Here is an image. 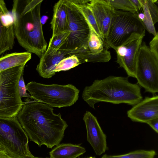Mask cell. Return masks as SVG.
<instances>
[{
	"mask_svg": "<svg viewBox=\"0 0 158 158\" xmlns=\"http://www.w3.org/2000/svg\"><path fill=\"white\" fill-rule=\"evenodd\" d=\"M27 98L16 117L30 140L51 148L61 142L68 125L53 108Z\"/></svg>",
	"mask_w": 158,
	"mask_h": 158,
	"instance_id": "cell-1",
	"label": "cell"
},
{
	"mask_svg": "<svg viewBox=\"0 0 158 158\" xmlns=\"http://www.w3.org/2000/svg\"><path fill=\"white\" fill-rule=\"evenodd\" d=\"M43 0H14L11 13L15 37L27 52L40 58L46 52L47 43L41 20Z\"/></svg>",
	"mask_w": 158,
	"mask_h": 158,
	"instance_id": "cell-2",
	"label": "cell"
},
{
	"mask_svg": "<svg viewBox=\"0 0 158 158\" xmlns=\"http://www.w3.org/2000/svg\"><path fill=\"white\" fill-rule=\"evenodd\" d=\"M83 100L91 108L99 102L127 104L133 106L143 99L140 87L132 83L127 77L110 75L96 79L85 87L82 94Z\"/></svg>",
	"mask_w": 158,
	"mask_h": 158,
	"instance_id": "cell-3",
	"label": "cell"
},
{
	"mask_svg": "<svg viewBox=\"0 0 158 158\" xmlns=\"http://www.w3.org/2000/svg\"><path fill=\"white\" fill-rule=\"evenodd\" d=\"M26 86L31 99L52 107L70 106L76 102L79 97V90L70 84L45 85L31 81Z\"/></svg>",
	"mask_w": 158,
	"mask_h": 158,
	"instance_id": "cell-4",
	"label": "cell"
},
{
	"mask_svg": "<svg viewBox=\"0 0 158 158\" xmlns=\"http://www.w3.org/2000/svg\"><path fill=\"white\" fill-rule=\"evenodd\" d=\"M29 138L16 117L0 118V144L14 158H42L33 155Z\"/></svg>",
	"mask_w": 158,
	"mask_h": 158,
	"instance_id": "cell-5",
	"label": "cell"
},
{
	"mask_svg": "<svg viewBox=\"0 0 158 158\" xmlns=\"http://www.w3.org/2000/svg\"><path fill=\"white\" fill-rule=\"evenodd\" d=\"M25 65L13 67L3 71L0 84V118L16 117L24 102L18 91V84L23 74Z\"/></svg>",
	"mask_w": 158,
	"mask_h": 158,
	"instance_id": "cell-6",
	"label": "cell"
},
{
	"mask_svg": "<svg viewBox=\"0 0 158 158\" xmlns=\"http://www.w3.org/2000/svg\"><path fill=\"white\" fill-rule=\"evenodd\" d=\"M145 29L139 20L137 13L114 10L107 35L104 40L105 48L114 49L123 44L133 33L142 34Z\"/></svg>",
	"mask_w": 158,
	"mask_h": 158,
	"instance_id": "cell-7",
	"label": "cell"
},
{
	"mask_svg": "<svg viewBox=\"0 0 158 158\" xmlns=\"http://www.w3.org/2000/svg\"><path fill=\"white\" fill-rule=\"evenodd\" d=\"M70 34L59 50L77 53L87 51L90 34L89 25L73 0H65Z\"/></svg>",
	"mask_w": 158,
	"mask_h": 158,
	"instance_id": "cell-8",
	"label": "cell"
},
{
	"mask_svg": "<svg viewBox=\"0 0 158 158\" xmlns=\"http://www.w3.org/2000/svg\"><path fill=\"white\" fill-rule=\"evenodd\" d=\"M135 78L145 92L153 94L158 92V59L145 42L142 43L138 51Z\"/></svg>",
	"mask_w": 158,
	"mask_h": 158,
	"instance_id": "cell-9",
	"label": "cell"
},
{
	"mask_svg": "<svg viewBox=\"0 0 158 158\" xmlns=\"http://www.w3.org/2000/svg\"><path fill=\"white\" fill-rule=\"evenodd\" d=\"M145 35V32L142 34L134 33L114 49L117 54L116 63L124 69L128 77H135L137 54Z\"/></svg>",
	"mask_w": 158,
	"mask_h": 158,
	"instance_id": "cell-10",
	"label": "cell"
},
{
	"mask_svg": "<svg viewBox=\"0 0 158 158\" xmlns=\"http://www.w3.org/2000/svg\"><path fill=\"white\" fill-rule=\"evenodd\" d=\"M83 120L86 129L87 140L96 154L100 156L108 149L106 135L102 130L97 118L90 112H86Z\"/></svg>",
	"mask_w": 158,
	"mask_h": 158,
	"instance_id": "cell-11",
	"label": "cell"
},
{
	"mask_svg": "<svg viewBox=\"0 0 158 158\" xmlns=\"http://www.w3.org/2000/svg\"><path fill=\"white\" fill-rule=\"evenodd\" d=\"M15 38L12 13L4 1L0 0V55L13 48Z\"/></svg>",
	"mask_w": 158,
	"mask_h": 158,
	"instance_id": "cell-12",
	"label": "cell"
},
{
	"mask_svg": "<svg viewBox=\"0 0 158 158\" xmlns=\"http://www.w3.org/2000/svg\"><path fill=\"white\" fill-rule=\"evenodd\" d=\"M127 114L132 121L141 123L158 118V96L145 97L128 110Z\"/></svg>",
	"mask_w": 158,
	"mask_h": 158,
	"instance_id": "cell-13",
	"label": "cell"
},
{
	"mask_svg": "<svg viewBox=\"0 0 158 158\" xmlns=\"http://www.w3.org/2000/svg\"><path fill=\"white\" fill-rule=\"evenodd\" d=\"M86 4L93 14L104 40L107 35L114 10L106 0H88Z\"/></svg>",
	"mask_w": 158,
	"mask_h": 158,
	"instance_id": "cell-14",
	"label": "cell"
},
{
	"mask_svg": "<svg viewBox=\"0 0 158 158\" xmlns=\"http://www.w3.org/2000/svg\"><path fill=\"white\" fill-rule=\"evenodd\" d=\"M76 53L74 51L62 50H59L52 55L44 53L40 58L36 70L43 78H51L55 74L56 66L60 62L68 56Z\"/></svg>",
	"mask_w": 158,
	"mask_h": 158,
	"instance_id": "cell-15",
	"label": "cell"
},
{
	"mask_svg": "<svg viewBox=\"0 0 158 158\" xmlns=\"http://www.w3.org/2000/svg\"><path fill=\"white\" fill-rule=\"evenodd\" d=\"M53 36L69 31V25L65 0H60L53 7V14L51 22Z\"/></svg>",
	"mask_w": 158,
	"mask_h": 158,
	"instance_id": "cell-16",
	"label": "cell"
},
{
	"mask_svg": "<svg viewBox=\"0 0 158 158\" xmlns=\"http://www.w3.org/2000/svg\"><path fill=\"white\" fill-rule=\"evenodd\" d=\"M85 152V148L79 145L62 143L49 152L50 158H77Z\"/></svg>",
	"mask_w": 158,
	"mask_h": 158,
	"instance_id": "cell-17",
	"label": "cell"
},
{
	"mask_svg": "<svg viewBox=\"0 0 158 158\" xmlns=\"http://www.w3.org/2000/svg\"><path fill=\"white\" fill-rule=\"evenodd\" d=\"M31 56V53L27 52L9 53L1 57L0 73L16 66L25 65Z\"/></svg>",
	"mask_w": 158,
	"mask_h": 158,
	"instance_id": "cell-18",
	"label": "cell"
},
{
	"mask_svg": "<svg viewBox=\"0 0 158 158\" xmlns=\"http://www.w3.org/2000/svg\"><path fill=\"white\" fill-rule=\"evenodd\" d=\"M88 1L73 0L74 3L85 18L89 25L104 41V39L98 26L94 16L87 5L86 3Z\"/></svg>",
	"mask_w": 158,
	"mask_h": 158,
	"instance_id": "cell-19",
	"label": "cell"
},
{
	"mask_svg": "<svg viewBox=\"0 0 158 158\" xmlns=\"http://www.w3.org/2000/svg\"><path fill=\"white\" fill-rule=\"evenodd\" d=\"M75 54L81 63L86 62H106L109 61L111 58L110 52L106 49L102 52L98 54H92L88 50Z\"/></svg>",
	"mask_w": 158,
	"mask_h": 158,
	"instance_id": "cell-20",
	"label": "cell"
},
{
	"mask_svg": "<svg viewBox=\"0 0 158 158\" xmlns=\"http://www.w3.org/2000/svg\"><path fill=\"white\" fill-rule=\"evenodd\" d=\"M90 34L87 43L89 51L93 54H98L103 52L105 48L104 41L89 25Z\"/></svg>",
	"mask_w": 158,
	"mask_h": 158,
	"instance_id": "cell-21",
	"label": "cell"
},
{
	"mask_svg": "<svg viewBox=\"0 0 158 158\" xmlns=\"http://www.w3.org/2000/svg\"><path fill=\"white\" fill-rule=\"evenodd\" d=\"M70 34L69 30L52 36L44 53L49 55L55 54L64 44Z\"/></svg>",
	"mask_w": 158,
	"mask_h": 158,
	"instance_id": "cell-22",
	"label": "cell"
},
{
	"mask_svg": "<svg viewBox=\"0 0 158 158\" xmlns=\"http://www.w3.org/2000/svg\"><path fill=\"white\" fill-rule=\"evenodd\" d=\"M156 155V152L153 150H140L121 155H110L106 154L101 158H154Z\"/></svg>",
	"mask_w": 158,
	"mask_h": 158,
	"instance_id": "cell-23",
	"label": "cell"
},
{
	"mask_svg": "<svg viewBox=\"0 0 158 158\" xmlns=\"http://www.w3.org/2000/svg\"><path fill=\"white\" fill-rule=\"evenodd\" d=\"M81 64L75 54L70 55L62 59L56 66L55 72L65 71L73 68Z\"/></svg>",
	"mask_w": 158,
	"mask_h": 158,
	"instance_id": "cell-24",
	"label": "cell"
},
{
	"mask_svg": "<svg viewBox=\"0 0 158 158\" xmlns=\"http://www.w3.org/2000/svg\"><path fill=\"white\" fill-rule=\"evenodd\" d=\"M114 10H121L132 13L138 12L130 0H106Z\"/></svg>",
	"mask_w": 158,
	"mask_h": 158,
	"instance_id": "cell-25",
	"label": "cell"
},
{
	"mask_svg": "<svg viewBox=\"0 0 158 158\" xmlns=\"http://www.w3.org/2000/svg\"><path fill=\"white\" fill-rule=\"evenodd\" d=\"M142 9L143 10V13L144 15V18L141 23L145 30L146 29L148 32L155 36L156 35L157 32L156 31L154 24L152 22L145 0H143Z\"/></svg>",
	"mask_w": 158,
	"mask_h": 158,
	"instance_id": "cell-26",
	"label": "cell"
},
{
	"mask_svg": "<svg viewBox=\"0 0 158 158\" xmlns=\"http://www.w3.org/2000/svg\"><path fill=\"white\" fill-rule=\"evenodd\" d=\"M157 0H145L152 22L154 24L158 22V9L155 4Z\"/></svg>",
	"mask_w": 158,
	"mask_h": 158,
	"instance_id": "cell-27",
	"label": "cell"
},
{
	"mask_svg": "<svg viewBox=\"0 0 158 158\" xmlns=\"http://www.w3.org/2000/svg\"><path fill=\"white\" fill-rule=\"evenodd\" d=\"M23 74H22L19 79L18 84V91L20 98H31V95L27 92V89L23 78Z\"/></svg>",
	"mask_w": 158,
	"mask_h": 158,
	"instance_id": "cell-28",
	"label": "cell"
},
{
	"mask_svg": "<svg viewBox=\"0 0 158 158\" xmlns=\"http://www.w3.org/2000/svg\"><path fill=\"white\" fill-rule=\"evenodd\" d=\"M149 48L151 52L158 59V32L149 43Z\"/></svg>",
	"mask_w": 158,
	"mask_h": 158,
	"instance_id": "cell-29",
	"label": "cell"
},
{
	"mask_svg": "<svg viewBox=\"0 0 158 158\" xmlns=\"http://www.w3.org/2000/svg\"><path fill=\"white\" fill-rule=\"evenodd\" d=\"M146 123L151 127L156 133H158V118L151 120Z\"/></svg>",
	"mask_w": 158,
	"mask_h": 158,
	"instance_id": "cell-30",
	"label": "cell"
},
{
	"mask_svg": "<svg viewBox=\"0 0 158 158\" xmlns=\"http://www.w3.org/2000/svg\"><path fill=\"white\" fill-rule=\"evenodd\" d=\"M138 12L142 9L143 0H130Z\"/></svg>",
	"mask_w": 158,
	"mask_h": 158,
	"instance_id": "cell-31",
	"label": "cell"
},
{
	"mask_svg": "<svg viewBox=\"0 0 158 158\" xmlns=\"http://www.w3.org/2000/svg\"><path fill=\"white\" fill-rule=\"evenodd\" d=\"M0 158H14L7 153L0 151Z\"/></svg>",
	"mask_w": 158,
	"mask_h": 158,
	"instance_id": "cell-32",
	"label": "cell"
},
{
	"mask_svg": "<svg viewBox=\"0 0 158 158\" xmlns=\"http://www.w3.org/2000/svg\"><path fill=\"white\" fill-rule=\"evenodd\" d=\"M0 151L2 152H5L7 153V152H6V150L5 149L4 147H3L2 146H1L0 144Z\"/></svg>",
	"mask_w": 158,
	"mask_h": 158,
	"instance_id": "cell-33",
	"label": "cell"
},
{
	"mask_svg": "<svg viewBox=\"0 0 158 158\" xmlns=\"http://www.w3.org/2000/svg\"><path fill=\"white\" fill-rule=\"evenodd\" d=\"M3 77V71L0 73V84L2 82Z\"/></svg>",
	"mask_w": 158,
	"mask_h": 158,
	"instance_id": "cell-34",
	"label": "cell"
},
{
	"mask_svg": "<svg viewBox=\"0 0 158 158\" xmlns=\"http://www.w3.org/2000/svg\"><path fill=\"white\" fill-rule=\"evenodd\" d=\"M87 158H95L94 157H90Z\"/></svg>",
	"mask_w": 158,
	"mask_h": 158,
	"instance_id": "cell-35",
	"label": "cell"
},
{
	"mask_svg": "<svg viewBox=\"0 0 158 158\" xmlns=\"http://www.w3.org/2000/svg\"><path fill=\"white\" fill-rule=\"evenodd\" d=\"M46 158H48V157H46Z\"/></svg>",
	"mask_w": 158,
	"mask_h": 158,
	"instance_id": "cell-36",
	"label": "cell"
}]
</instances>
